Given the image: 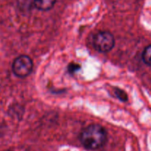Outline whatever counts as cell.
Wrapping results in <instances>:
<instances>
[{"label": "cell", "mask_w": 151, "mask_h": 151, "mask_svg": "<svg viewBox=\"0 0 151 151\" xmlns=\"http://www.w3.org/2000/svg\"><path fill=\"white\" fill-rule=\"evenodd\" d=\"M108 133L103 126L91 124L86 127L80 134V141L83 146L88 150H97L106 144Z\"/></svg>", "instance_id": "1"}, {"label": "cell", "mask_w": 151, "mask_h": 151, "mask_svg": "<svg viewBox=\"0 0 151 151\" xmlns=\"http://www.w3.org/2000/svg\"><path fill=\"white\" fill-rule=\"evenodd\" d=\"M93 47L99 53L110 52L115 45V38L109 31L103 30L97 32L93 37Z\"/></svg>", "instance_id": "2"}, {"label": "cell", "mask_w": 151, "mask_h": 151, "mask_svg": "<svg viewBox=\"0 0 151 151\" xmlns=\"http://www.w3.org/2000/svg\"><path fill=\"white\" fill-rule=\"evenodd\" d=\"M33 69V62L29 56L21 55L15 59L12 65V70L19 78L28 76Z\"/></svg>", "instance_id": "3"}, {"label": "cell", "mask_w": 151, "mask_h": 151, "mask_svg": "<svg viewBox=\"0 0 151 151\" xmlns=\"http://www.w3.org/2000/svg\"><path fill=\"white\" fill-rule=\"evenodd\" d=\"M56 0H33L34 6L41 11H48L55 6Z\"/></svg>", "instance_id": "4"}, {"label": "cell", "mask_w": 151, "mask_h": 151, "mask_svg": "<svg viewBox=\"0 0 151 151\" xmlns=\"http://www.w3.org/2000/svg\"><path fill=\"white\" fill-rule=\"evenodd\" d=\"M114 93L115 96L122 102H126L128 100V96L126 92L119 87H114Z\"/></svg>", "instance_id": "5"}, {"label": "cell", "mask_w": 151, "mask_h": 151, "mask_svg": "<svg viewBox=\"0 0 151 151\" xmlns=\"http://www.w3.org/2000/svg\"><path fill=\"white\" fill-rule=\"evenodd\" d=\"M142 58L145 65L151 67V44L147 46L143 50Z\"/></svg>", "instance_id": "6"}, {"label": "cell", "mask_w": 151, "mask_h": 151, "mask_svg": "<svg viewBox=\"0 0 151 151\" xmlns=\"http://www.w3.org/2000/svg\"><path fill=\"white\" fill-rule=\"evenodd\" d=\"M81 69V65H79L78 63H75V62H71L67 67L68 72H69V74H72V75L78 73Z\"/></svg>", "instance_id": "7"}]
</instances>
